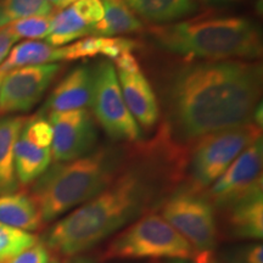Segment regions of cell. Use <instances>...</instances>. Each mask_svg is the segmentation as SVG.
Here are the masks:
<instances>
[{
	"label": "cell",
	"instance_id": "1",
	"mask_svg": "<svg viewBox=\"0 0 263 263\" xmlns=\"http://www.w3.org/2000/svg\"><path fill=\"white\" fill-rule=\"evenodd\" d=\"M133 156L136 161L127 159L106 189L51 227L45 239L49 250L71 258L100 244L150 212L171 184L182 179L188 162V153L173 140L166 126L153 141L138 146Z\"/></svg>",
	"mask_w": 263,
	"mask_h": 263
},
{
	"label": "cell",
	"instance_id": "2",
	"mask_svg": "<svg viewBox=\"0 0 263 263\" xmlns=\"http://www.w3.org/2000/svg\"><path fill=\"white\" fill-rule=\"evenodd\" d=\"M262 66L248 60L201 61L173 76L167 90L171 136L193 141L254 123L262 93Z\"/></svg>",
	"mask_w": 263,
	"mask_h": 263
},
{
	"label": "cell",
	"instance_id": "3",
	"mask_svg": "<svg viewBox=\"0 0 263 263\" xmlns=\"http://www.w3.org/2000/svg\"><path fill=\"white\" fill-rule=\"evenodd\" d=\"M149 32L161 48L188 60H252L263 50L257 26L240 16L200 15Z\"/></svg>",
	"mask_w": 263,
	"mask_h": 263
},
{
	"label": "cell",
	"instance_id": "4",
	"mask_svg": "<svg viewBox=\"0 0 263 263\" xmlns=\"http://www.w3.org/2000/svg\"><path fill=\"white\" fill-rule=\"evenodd\" d=\"M128 154L117 146H100L77 160L50 164L28 193L43 222L54 221L106 189L122 171Z\"/></svg>",
	"mask_w": 263,
	"mask_h": 263
},
{
	"label": "cell",
	"instance_id": "5",
	"mask_svg": "<svg viewBox=\"0 0 263 263\" xmlns=\"http://www.w3.org/2000/svg\"><path fill=\"white\" fill-rule=\"evenodd\" d=\"M190 259L196 262L192 246L159 213L146 212L124 227L100 254V261L115 259Z\"/></svg>",
	"mask_w": 263,
	"mask_h": 263
},
{
	"label": "cell",
	"instance_id": "6",
	"mask_svg": "<svg viewBox=\"0 0 263 263\" xmlns=\"http://www.w3.org/2000/svg\"><path fill=\"white\" fill-rule=\"evenodd\" d=\"M261 137V127L248 123L213 132L197 139L188 157L189 189L205 192L246 147Z\"/></svg>",
	"mask_w": 263,
	"mask_h": 263
},
{
	"label": "cell",
	"instance_id": "7",
	"mask_svg": "<svg viewBox=\"0 0 263 263\" xmlns=\"http://www.w3.org/2000/svg\"><path fill=\"white\" fill-rule=\"evenodd\" d=\"M161 216L189 242L195 251V263H211L218 224L216 209L205 194L189 188L171 194L161 202Z\"/></svg>",
	"mask_w": 263,
	"mask_h": 263
},
{
	"label": "cell",
	"instance_id": "8",
	"mask_svg": "<svg viewBox=\"0 0 263 263\" xmlns=\"http://www.w3.org/2000/svg\"><path fill=\"white\" fill-rule=\"evenodd\" d=\"M93 74L90 105L95 120L115 140H139L141 129L128 110L112 61H99Z\"/></svg>",
	"mask_w": 263,
	"mask_h": 263
},
{
	"label": "cell",
	"instance_id": "9",
	"mask_svg": "<svg viewBox=\"0 0 263 263\" xmlns=\"http://www.w3.org/2000/svg\"><path fill=\"white\" fill-rule=\"evenodd\" d=\"M262 164L261 137L246 147L203 194L215 209L224 211L250 194L262 189Z\"/></svg>",
	"mask_w": 263,
	"mask_h": 263
},
{
	"label": "cell",
	"instance_id": "10",
	"mask_svg": "<svg viewBox=\"0 0 263 263\" xmlns=\"http://www.w3.org/2000/svg\"><path fill=\"white\" fill-rule=\"evenodd\" d=\"M60 71L61 65L54 62L6 72L0 84V116L32 110Z\"/></svg>",
	"mask_w": 263,
	"mask_h": 263
},
{
	"label": "cell",
	"instance_id": "11",
	"mask_svg": "<svg viewBox=\"0 0 263 263\" xmlns=\"http://www.w3.org/2000/svg\"><path fill=\"white\" fill-rule=\"evenodd\" d=\"M48 121L52 128L50 151L55 162L77 160L94 150L98 129L88 108L49 114Z\"/></svg>",
	"mask_w": 263,
	"mask_h": 263
},
{
	"label": "cell",
	"instance_id": "12",
	"mask_svg": "<svg viewBox=\"0 0 263 263\" xmlns=\"http://www.w3.org/2000/svg\"><path fill=\"white\" fill-rule=\"evenodd\" d=\"M94 74L88 66H78L59 82L43 110L49 114L87 108L90 105Z\"/></svg>",
	"mask_w": 263,
	"mask_h": 263
},
{
	"label": "cell",
	"instance_id": "13",
	"mask_svg": "<svg viewBox=\"0 0 263 263\" xmlns=\"http://www.w3.org/2000/svg\"><path fill=\"white\" fill-rule=\"evenodd\" d=\"M116 72L123 99L132 116L146 129L153 128L160 118V107L155 91L145 74L141 71L137 73Z\"/></svg>",
	"mask_w": 263,
	"mask_h": 263
},
{
	"label": "cell",
	"instance_id": "14",
	"mask_svg": "<svg viewBox=\"0 0 263 263\" xmlns=\"http://www.w3.org/2000/svg\"><path fill=\"white\" fill-rule=\"evenodd\" d=\"M229 233L239 239L258 240L263 236V192L250 194L224 210Z\"/></svg>",
	"mask_w": 263,
	"mask_h": 263
},
{
	"label": "cell",
	"instance_id": "15",
	"mask_svg": "<svg viewBox=\"0 0 263 263\" xmlns=\"http://www.w3.org/2000/svg\"><path fill=\"white\" fill-rule=\"evenodd\" d=\"M26 120L27 117L24 116L0 118V195L16 193L18 189L14 151Z\"/></svg>",
	"mask_w": 263,
	"mask_h": 263
},
{
	"label": "cell",
	"instance_id": "16",
	"mask_svg": "<svg viewBox=\"0 0 263 263\" xmlns=\"http://www.w3.org/2000/svg\"><path fill=\"white\" fill-rule=\"evenodd\" d=\"M0 223L32 233L41 228L44 222L28 194L11 193L0 195Z\"/></svg>",
	"mask_w": 263,
	"mask_h": 263
},
{
	"label": "cell",
	"instance_id": "17",
	"mask_svg": "<svg viewBox=\"0 0 263 263\" xmlns=\"http://www.w3.org/2000/svg\"><path fill=\"white\" fill-rule=\"evenodd\" d=\"M50 147H42L20 134L15 144L14 161L18 185H29L39 178L51 163Z\"/></svg>",
	"mask_w": 263,
	"mask_h": 263
},
{
	"label": "cell",
	"instance_id": "18",
	"mask_svg": "<svg viewBox=\"0 0 263 263\" xmlns=\"http://www.w3.org/2000/svg\"><path fill=\"white\" fill-rule=\"evenodd\" d=\"M134 14L156 25L177 22L199 10L197 0H124Z\"/></svg>",
	"mask_w": 263,
	"mask_h": 263
},
{
	"label": "cell",
	"instance_id": "19",
	"mask_svg": "<svg viewBox=\"0 0 263 263\" xmlns=\"http://www.w3.org/2000/svg\"><path fill=\"white\" fill-rule=\"evenodd\" d=\"M104 4V17L90 26V35L116 37L130 34L143 29V22L138 18L124 0H101Z\"/></svg>",
	"mask_w": 263,
	"mask_h": 263
},
{
	"label": "cell",
	"instance_id": "20",
	"mask_svg": "<svg viewBox=\"0 0 263 263\" xmlns=\"http://www.w3.org/2000/svg\"><path fill=\"white\" fill-rule=\"evenodd\" d=\"M58 61H62L61 48H54L48 43L38 41H25L11 49L6 60L0 65V71L9 72L26 66L54 64Z\"/></svg>",
	"mask_w": 263,
	"mask_h": 263
},
{
	"label": "cell",
	"instance_id": "21",
	"mask_svg": "<svg viewBox=\"0 0 263 263\" xmlns=\"http://www.w3.org/2000/svg\"><path fill=\"white\" fill-rule=\"evenodd\" d=\"M88 35H90V26L85 24L72 6H68L51 17L47 43L54 48H60Z\"/></svg>",
	"mask_w": 263,
	"mask_h": 263
},
{
	"label": "cell",
	"instance_id": "22",
	"mask_svg": "<svg viewBox=\"0 0 263 263\" xmlns=\"http://www.w3.org/2000/svg\"><path fill=\"white\" fill-rule=\"evenodd\" d=\"M54 8L47 0H0V28L16 20L31 16H50Z\"/></svg>",
	"mask_w": 263,
	"mask_h": 263
},
{
	"label": "cell",
	"instance_id": "23",
	"mask_svg": "<svg viewBox=\"0 0 263 263\" xmlns=\"http://www.w3.org/2000/svg\"><path fill=\"white\" fill-rule=\"evenodd\" d=\"M39 241L32 233L18 230L0 223V263Z\"/></svg>",
	"mask_w": 263,
	"mask_h": 263
},
{
	"label": "cell",
	"instance_id": "24",
	"mask_svg": "<svg viewBox=\"0 0 263 263\" xmlns=\"http://www.w3.org/2000/svg\"><path fill=\"white\" fill-rule=\"evenodd\" d=\"M50 16H31L16 20L8 26L17 39L27 38L29 41H34L47 38L50 31Z\"/></svg>",
	"mask_w": 263,
	"mask_h": 263
},
{
	"label": "cell",
	"instance_id": "25",
	"mask_svg": "<svg viewBox=\"0 0 263 263\" xmlns=\"http://www.w3.org/2000/svg\"><path fill=\"white\" fill-rule=\"evenodd\" d=\"M21 134L42 147H50L51 145V124L42 114L27 118L21 130Z\"/></svg>",
	"mask_w": 263,
	"mask_h": 263
},
{
	"label": "cell",
	"instance_id": "26",
	"mask_svg": "<svg viewBox=\"0 0 263 263\" xmlns=\"http://www.w3.org/2000/svg\"><path fill=\"white\" fill-rule=\"evenodd\" d=\"M72 8L88 26L98 24L104 17V4L101 0H77Z\"/></svg>",
	"mask_w": 263,
	"mask_h": 263
},
{
	"label": "cell",
	"instance_id": "27",
	"mask_svg": "<svg viewBox=\"0 0 263 263\" xmlns=\"http://www.w3.org/2000/svg\"><path fill=\"white\" fill-rule=\"evenodd\" d=\"M51 259L47 245L37 242L2 263H48Z\"/></svg>",
	"mask_w": 263,
	"mask_h": 263
},
{
	"label": "cell",
	"instance_id": "28",
	"mask_svg": "<svg viewBox=\"0 0 263 263\" xmlns=\"http://www.w3.org/2000/svg\"><path fill=\"white\" fill-rule=\"evenodd\" d=\"M114 61L116 64L118 72H124V73H137V72H140L139 61H138V59L134 57L132 51L122 52Z\"/></svg>",
	"mask_w": 263,
	"mask_h": 263
},
{
	"label": "cell",
	"instance_id": "29",
	"mask_svg": "<svg viewBox=\"0 0 263 263\" xmlns=\"http://www.w3.org/2000/svg\"><path fill=\"white\" fill-rule=\"evenodd\" d=\"M235 263H263V245L256 242L245 248Z\"/></svg>",
	"mask_w": 263,
	"mask_h": 263
},
{
	"label": "cell",
	"instance_id": "30",
	"mask_svg": "<svg viewBox=\"0 0 263 263\" xmlns=\"http://www.w3.org/2000/svg\"><path fill=\"white\" fill-rule=\"evenodd\" d=\"M16 41H18V39L15 37L14 33L10 31L9 26L0 28V65L8 58L9 52L11 51L12 45L15 44Z\"/></svg>",
	"mask_w": 263,
	"mask_h": 263
},
{
	"label": "cell",
	"instance_id": "31",
	"mask_svg": "<svg viewBox=\"0 0 263 263\" xmlns=\"http://www.w3.org/2000/svg\"><path fill=\"white\" fill-rule=\"evenodd\" d=\"M47 2L50 4L51 6H54L55 9L62 10L68 8L71 4H74L77 0H47Z\"/></svg>",
	"mask_w": 263,
	"mask_h": 263
},
{
	"label": "cell",
	"instance_id": "32",
	"mask_svg": "<svg viewBox=\"0 0 263 263\" xmlns=\"http://www.w3.org/2000/svg\"><path fill=\"white\" fill-rule=\"evenodd\" d=\"M66 263H97L93 258L87 257V256H74V257L67 258V262Z\"/></svg>",
	"mask_w": 263,
	"mask_h": 263
},
{
	"label": "cell",
	"instance_id": "33",
	"mask_svg": "<svg viewBox=\"0 0 263 263\" xmlns=\"http://www.w3.org/2000/svg\"><path fill=\"white\" fill-rule=\"evenodd\" d=\"M197 2L205 3V4H227V3H234L239 0H197Z\"/></svg>",
	"mask_w": 263,
	"mask_h": 263
},
{
	"label": "cell",
	"instance_id": "34",
	"mask_svg": "<svg viewBox=\"0 0 263 263\" xmlns=\"http://www.w3.org/2000/svg\"><path fill=\"white\" fill-rule=\"evenodd\" d=\"M161 263H194L190 259H179V258H173V259H164Z\"/></svg>",
	"mask_w": 263,
	"mask_h": 263
},
{
	"label": "cell",
	"instance_id": "35",
	"mask_svg": "<svg viewBox=\"0 0 263 263\" xmlns=\"http://www.w3.org/2000/svg\"><path fill=\"white\" fill-rule=\"evenodd\" d=\"M5 73H6V72H2V71H0V84H2V82H3V78H4Z\"/></svg>",
	"mask_w": 263,
	"mask_h": 263
},
{
	"label": "cell",
	"instance_id": "36",
	"mask_svg": "<svg viewBox=\"0 0 263 263\" xmlns=\"http://www.w3.org/2000/svg\"><path fill=\"white\" fill-rule=\"evenodd\" d=\"M48 263H60V262H59V259H57V258H51Z\"/></svg>",
	"mask_w": 263,
	"mask_h": 263
}]
</instances>
